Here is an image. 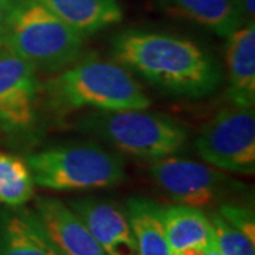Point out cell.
Masks as SVG:
<instances>
[{"mask_svg": "<svg viewBox=\"0 0 255 255\" xmlns=\"http://www.w3.org/2000/svg\"><path fill=\"white\" fill-rule=\"evenodd\" d=\"M149 170L156 186L172 200L197 209L221 204L243 187L211 164L173 155L152 160Z\"/></svg>", "mask_w": 255, "mask_h": 255, "instance_id": "52a82bcc", "label": "cell"}, {"mask_svg": "<svg viewBox=\"0 0 255 255\" xmlns=\"http://www.w3.org/2000/svg\"><path fill=\"white\" fill-rule=\"evenodd\" d=\"M115 61L170 95L200 100L219 90V61L194 41L159 31L127 30L111 46Z\"/></svg>", "mask_w": 255, "mask_h": 255, "instance_id": "6da1fadb", "label": "cell"}, {"mask_svg": "<svg viewBox=\"0 0 255 255\" xmlns=\"http://www.w3.org/2000/svg\"><path fill=\"white\" fill-rule=\"evenodd\" d=\"M0 255H61L48 238L36 211H0Z\"/></svg>", "mask_w": 255, "mask_h": 255, "instance_id": "7c38bea8", "label": "cell"}, {"mask_svg": "<svg viewBox=\"0 0 255 255\" xmlns=\"http://www.w3.org/2000/svg\"><path fill=\"white\" fill-rule=\"evenodd\" d=\"M157 211L173 254L190 247L214 248L211 223L201 209L184 204H159Z\"/></svg>", "mask_w": 255, "mask_h": 255, "instance_id": "5bb4252c", "label": "cell"}, {"mask_svg": "<svg viewBox=\"0 0 255 255\" xmlns=\"http://www.w3.org/2000/svg\"><path fill=\"white\" fill-rule=\"evenodd\" d=\"M77 125L119 152L150 162L174 155L189 139L187 129L177 119L146 110L92 111Z\"/></svg>", "mask_w": 255, "mask_h": 255, "instance_id": "277c9868", "label": "cell"}, {"mask_svg": "<svg viewBox=\"0 0 255 255\" xmlns=\"http://www.w3.org/2000/svg\"><path fill=\"white\" fill-rule=\"evenodd\" d=\"M65 24L87 37L119 23L122 9L118 0H38Z\"/></svg>", "mask_w": 255, "mask_h": 255, "instance_id": "9a60e30c", "label": "cell"}, {"mask_svg": "<svg viewBox=\"0 0 255 255\" xmlns=\"http://www.w3.org/2000/svg\"><path fill=\"white\" fill-rule=\"evenodd\" d=\"M84 38L38 0H10L0 30L4 50L47 73H58L78 60Z\"/></svg>", "mask_w": 255, "mask_h": 255, "instance_id": "3957f363", "label": "cell"}, {"mask_svg": "<svg viewBox=\"0 0 255 255\" xmlns=\"http://www.w3.org/2000/svg\"><path fill=\"white\" fill-rule=\"evenodd\" d=\"M70 207L84 221L107 255H139L128 213L100 199H78Z\"/></svg>", "mask_w": 255, "mask_h": 255, "instance_id": "9c48e42d", "label": "cell"}, {"mask_svg": "<svg viewBox=\"0 0 255 255\" xmlns=\"http://www.w3.org/2000/svg\"><path fill=\"white\" fill-rule=\"evenodd\" d=\"M24 160L34 184L50 190L107 189L125 179L122 157L94 142L51 146Z\"/></svg>", "mask_w": 255, "mask_h": 255, "instance_id": "5b68a950", "label": "cell"}, {"mask_svg": "<svg viewBox=\"0 0 255 255\" xmlns=\"http://www.w3.org/2000/svg\"><path fill=\"white\" fill-rule=\"evenodd\" d=\"M157 207V203L147 199L133 197L128 200V219L139 255H173Z\"/></svg>", "mask_w": 255, "mask_h": 255, "instance_id": "2e32d148", "label": "cell"}, {"mask_svg": "<svg viewBox=\"0 0 255 255\" xmlns=\"http://www.w3.org/2000/svg\"><path fill=\"white\" fill-rule=\"evenodd\" d=\"M220 216L226 219L238 231L255 243V217L254 211L234 203H221L219 207Z\"/></svg>", "mask_w": 255, "mask_h": 255, "instance_id": "d6986e66", "label": "cell"}, {"mask_svg": "<svg viewBox=\"0 0 255 255\" xmlns=\"http://www.w3.org/2000/svg\"><path fill=\"white\" fill-rule=\"evenodd\" d=\"M207 216L213 228L214 248L220 255H255L254 241L233 227L219 211H211Z\"/></svg>", "mask_w": 255, "mask_h": 255, "instance_id": "ac0fdd59", "label": "cell"}, {"mask_svg": "<svg viewBox=\"0 0 255 255\" xmlns=\"http://www.w3.org/2000/svg\"><path fill=\"white\" fill-rule=\"evenodd\" d=\"M238 1H240V9H241L244 24L246 23H254L255 0H238Z\"/></svg>", "mask_w": 255, "mask_h": 255, "instance_id": "ffe728a7", "label": "cell"}, {"mask_svg": "<svg viewBox=\"0 0 255 255\" xmlns=\"http://www.w3.org/2000/svg\"><path fill=\"white\" fill-rule=\"evenodd\" d=\"M169 16L187 18L209 28L220 37H228L244 24L238 0H156Z\"/></svg>", "mask_w": 255, "mask_h": 255, "instance_id": "4fadbf2b", "label": "cell"}, {"mask_svg": "<svg viewBox=\"0 0 255 255\" xmlns=\"http://www.w3.org/2000/svg\"><path fill=\"white\" fill-rule=\"evenodd\" d=\"M197 153L223 172H255L254 107L231 104L217 112L196 137Z\"/></svg>", "mask_w": 255, "mask_h": 255, "instance_id": "8992f818", "label": "cell"}, {"mask_svg": "<svg viewBox=\"0 0 255 255\" xmlns=\"http://www.w3.org/2000/svg\"><path fill=\"white\" fill-rule=\"evenodd\" d=\"M55 110H147L152 104L135 77L117 61L88 54L58 71L44 85Z\"/></svg>", "mask_w": 255, "mask_h": 255, "instance_id": "7a4b0ae2", "label": "cell"}, {"mask_svg": "<svg viewBox=\"0 0 255 255\" xmlns=\"http://www.w3.org/2000/svg\"><path fill=\"white\" fill-rule=\"evenodd\" d=\"M36 214L61 255H107L77 213L61 200L37 199Z\"/></svg>", "mask_w": 255, "mask_h": 255, "instance_id": "30bf717a", "label": "cell"}, {"mask_svg": "<svg viewBox=\"0 0 255 255\" xmlns=\"http://www.w3.org/2000/svg\"><path fill=\"white\" fill-rule=\"evenodd\" d=\"M36 68L24 58L3 50L0 53V125L24 130L34 124L40 84Z\"/></svg>", "mask_w": 255, "mask_h": 255, "instance_id": "ba28073f", "label": "cell"}, {"mask_svg": "<svg viewBox=\"0 0 255 255\" xmlns=\"http://www.w3.org/2000/svg\"><path fill=\"white\" fill-rule=\"evenodd\" d=\"M10 0H0V30L3 27V23H4V18L7 14V10H9Z\"/></svg>", "mask_w": 255, "mask_h": 255, "instance_id": "44dd1931", "label": "cell"}, {"mask_svg": "<svg viewBox=\"0 0 255 255\" xmlns=\"http://www.w3.org/2000/svg\"><path fill=\"white\" fill-rule=\"evenodd\" d=\"M227 38L228 100L240 107H254L255 24L246 23Z\"/></svg>", "mask_w": 255, "mask_h": 255, "instance_id": "8fae6325", "label": "cell"}, {"mask_svg": "<svg viewBox=\"0 0 255 255\" xmlns=\"http://www.w3.org/2000/svg\"><path fill=\"white\" fill-rule=\"evenodd\" d=\"M34 182L24 159L0 153V204L20 207L33 199Z\"/></svg>", "mask_w": 255, "mask_h": 255, "instance_id": "e0dca14e", "label": "cell"}]
</instances>
